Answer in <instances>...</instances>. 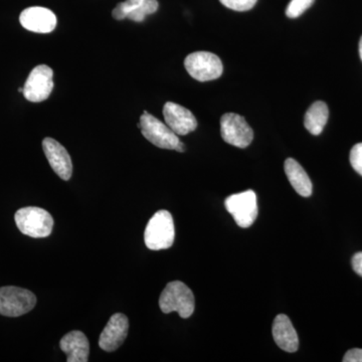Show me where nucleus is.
<instances>
[{
    "label": "nucleus",
    "instance_id": "f257e3e1",
    "mask_svg": "<svg viewBox=\"0 0 362 362\" xmlns=\"http://www.w3.org/2000/svg\"><path fill=\"white\" fill-rule=\"evenodd\" d=\"M159 307L163 313L177 312L181 318H189L194 312V295L185 283L173 281L166 285L159 298Z\"/></svg>",
    "mask_w": 362,
    "mask_h": 362
},
{
    "label": "nucleus",
    "instance_id": "f03ea898",
    "mask_svg": "<svg viewBox=\"0 0 362 362\" xmlns=\"http://www.w3.org/2000/svg\"><path fill=\"white\" fill-rule=\"evenodd\" d=\"M175 228L173 216L168 211H157L146 226L145 245L152 251L169 249L175 243Z\"/></svg>",
    "mask_w": 362,
    "mask_h": 362
},
{
    "label": "nucleus",
    "instance_id": "7ed1b4c3",
    "mask_svg": "<svg viewBox=\"0 0 362 362\" xmlns=\"http://www.w3.org/2000/svg\"><path fill=\"white\" fill-rule=\"evenodd\" d=\"M14 220L21 233L33 239L49 237L54 228V218L51 214L37 206L18 209Z\"/></svg>",
    "mask_w": 362,
    "mask_h": 362
},
{
    "label": "nucleus",
    "instance_id": "20e7f679",
    "mask_svg": "<svg viewBox=\"0 0 362 362\" xmlns=\"http://www.w3.org/2000/svg\"><path fill=\"white\" fill-rule=\"evenodd\" d=\"M37 297L30 290L6 286L0 288V315L20 317L35 308Z\"/></svg>",
    "mask_w": 362,
    "mask_h": 362
},
{
    "label": "nucleus",
    "instance_id": "39448f33",
    "mask_svg": "<svg viewBox=\"0 0 362 362\" xmlns=\"http://www.w3.org/2000/svg\"><path fill=\"white\" fill-rule=\"evenodd\" d=\"M185 66L192 78L199 82L216 80L223 74L221 59L213 52H195L185 59Z\"/></svg>",
    "mask_w": 362,
    "mask_h": 362
},
{
    "label": "nucleus",
    "instance_id": "423d86ee",
    "mask_svg": "<svg viewBox=\"0 0 362 362\" xmlns=\"http://www.w3.org/2000/svg\"><path fill=\"white\" fill-rule=\"evenodd\" d=\"M225 206L240 228H250L258 218L257 194L252 190L230 195L226 199Z\"/></svg>",
    "mask_w": 362,
    "mask_h": 362
},
{
    "label": "nucleus",
    "instance_id": "0eeeda50",
    "mask_svg": "<svg viewBox=\"0 0 362 362\" xmlns=\"http://www.w3.org/2000/svg\"><path fill=\"white\" fill-rule=\"evenodd\" d=\"M140 125H141L142 135L152 144L162 149L175 150L180 140L166 124L153 115H150L148 112H143L140 117Z\"/></svg>",
    "mask_w": 362,
    "mask_h": 362
},
{
    "label": "nucleus",
    "instance_id": "6e6552de",
    "mask_svg": "<svg viewBox=\"0 0 362 362\" xmlns=\"http://www.w3.org/2000/svg\"><path fill=\"white\" fill-rule=\"evenodd\" d=\"M221 134L223 141L238 148H247L254 139V131L246 119L235 113L221 117Z\"/></svg>",
    "mask_w": 362,
    "mask_h": 362
},
{
    "label": "nucleus",
    "instance_id": "1a4fd4ad",
    "mask_svg": "<svg viewBox=\"0 0 362 362\" xmlns=\"http://www.w3.org/2000/svg\"><path fill=\"white\" fill-rule=\"evenodd\" d=\"M54 71L49 66L40 65L35 66L25 86H23V96L28 101L33 103L45 101L54 89Z\"/></svg>",
    "mask_w": 362,
    "mask_h": 362
},
{
    "label": "nucleus",
    "instance_id": "9d476101",
    "mask_svg": "<svg viewBox=\"0 0 362 362\" xmlns=\"http://www.w3.org/2000/svg\"><path fill=\"white\" fill-rule=\"evenodd\" d=\"M128 331L129 320L127 317L122 313L114 314L100 335V349L107 352L115 351L125 341Z\"/></svg>",
    "mask_w": 362,
    "mask_h": 362
},
{
    "label": "nucleus",
    "instance_id": "9b49d317",
    "mask_svg": "<svg viewBox=\"0 0 362 362\" xmlns=\"http://www.w3.org/2000/svg\"><path fill=\"white\" fill-rule=\"evenodd\" d=\"M42 149L52 170L62 180H70L73 175V163H71L70 154L68 153L65 147L57 140L47 137L42 141Z\"/></svg>",
    "mask_w": 362,
    "mask_h": 362
},
{
    "label": "nucleus",
    "instance_id": "f8f14e48",
    "mask_svg": "<svg viewBox=\"0 0 362 362\" xmlns=\"http://www.w3.org/2000/svg\"><path fill=\"white\" fill-rule=\"evenodd\" d=\"M21 25L30 30L37 33H49L56 28V14L49 8L40 6L28 7L25 9L20 16Z\"/></svg>",
    "mask_w": 362,
    "mask_h": 362
},
{
    "label": "nucleus",
    "instance_id": "ddd939ff",
    "mask_svg": "<svg viewBox=\"0 0 362 362\" xmlns=\"http://www.w3.org/2000/svg\"><path fill=\"white\" fill-rule=\"evenodd\" d=\"M166 125L176 135L185 136L197 129V121L194 114L180 105L168 102L163 107Z\"/></svg>",
    "mask_w": 362,
    "mask_h": 362
},
{
    "label": "nucleus",
    "instance_id": "4468645a",
    "mask_svg": "<svg viewBox=\"0 0 362 362\" xmlns=\"http://www.w3.org/2000/svg\"><path fill=\"white\" fill-rule=\"evenodd\" d=\"M276 344L286 352H296L299 347V338L294 326L284 314H279L272 328Z\"/></svg>",
    "mask_w": 362,
    "mask_h": 362
},
{
    "label": "nucleus",
    "instance_id": "2eb2a0df",
    "mask_svg": "<svg viewBox=\"0 0 362 362\" xmlns=\"http://www.w3.org/2000/svg\"><path fill=\"white\" fill-rule=\"evenodd\" d=\"M61 349L66 354L68 362H87L89 361L90 345L88 338L81 331H71L62 338Z\"/></svg>",
    "mask_w": 362,
    "mask_h": 362
},
{
    "label": "nucleus",
    "instance_id": "dca6fc26",
    "mask_svg": "<svg viewBox=\"0 0 362 362\" xmlns=\"http://www.w3.org/2000/svg\"><path fill=\"white\" fill-rule=\"evenodd\" d=\"M284 169L288 180L297 194L303 197H310L313 185L303 168L295 159L288 158L285 161Z\"/></svg>",
    "mask_w": 362,
    "mask_h": 362
},
{
    "label": "nucleus",
    "instance_id": "f3484780",
    "mask_svg": "<svg viewBox=\"0 0 362 362\" xmlns=\"http://www.w3.org/2000/svg\"><path fill=\"white\" fill-rule=\"evenodd\" d=\"M329 110L322 101L312 104L305 114L304 126L312 135H320L328 121Z\"/></svg>",
    "mask_w": 362,
    "mask_h": 362
},
{
    "label": "nucleus",
    "instance_id": "a211bd4d",
    "mask_svg": "<svg viewBox=\"0 0 362 362\" xmlns=\"http://www.w3.org/2000/svg\"><path fill=\"white\" fill-rule=\"evenodd\" d=\"M158 6L159 4L157 0H145L141 6L128 14L127 18L128 20L136 21V23H141V21L145 20V16H148V14L156 13Z\"/></svg>",
    "mask_w": 362,
    "mask_h": 362
},
{
    "label": "nucleus",
    "instance_id": "6ab92c4d",
    "mask_svg": "<svg viewBox=\"0 0 362 362\" xmlns=\"http://www.w3.org/2000/svg\"><path fill=\"white\" fill-rule=\"evenodd\" d=\"M144 1L145 0H126V1L120 2L114 8L112 16L117 21L125 20L131 11L138 8Z\"/></svg>",
    "mask_w": 362,
    "mask_h": 362
},
{
    "label": "nucleus",
    "instance_id": "aec40b11",
    "mask_svg": "<svg viewBox=\"0 0 362 362\" xmlns=\"http://www.w3.org/2000/svg\"><path fill=\"white\" fill-rule=\"evenodd\" d=\"M315 0H291L286 8V16L289 18H297L310 8Z\"/></svg>",
    "mask_w": 362,
    "mask_h": 362
},
{
    "label": "nucleus",
    "instance_id": "412c9836",
    "mask_svg": "<svg viewBox=\"0 0 362 362\" xmlns=\"http://www.w3.org/2000/svg\"><path fill=\"white\" fill-rule=\"evenodd\" d=\"M221 4L235 11H247L256 6L258 0H220Z\"/></svg>",
    "mask_w": 362,
    "mask_h": 362
},
{
    "label": "nucleus",
    "instance_id": "4be33fe9",
    "mask_svg": "<svg viewBox=\"0 0 362 362\" xmlns=\"http://www.w3.org/2000/svg\"><path fill=\"white\" fill-rule=\"evenodd\" d=\"M349 158L352 168L362 176V143L352 147Z\"/></svg>",
    "mask_w": 362,
    "mask_h": 362
},
{
    "label": "nucleus",
    "instance_id": "5701e85b",
    "mask_svg": "<svg viewBox=\"0 0 362 362\" xmlns=\"http://www.w3.org/2000/svg\"><path fill=\"white\" fill-rule=\"evenodd\" d=\"M343 362H362V349H350L342 359Z\"/></svg>",
    "mask_w": 362,
    "mask_h": 362
},
{
    "label": "nucleus",
    "instance_id": "b1692460",
    "mask_svg": "<svg viewBox=\"0 0 362 362\" xmlns=\"http://www.w3.org/2000/svg\"><path fill=\"white\" fill-rule=\"evenodd\" d=\"M351 264L354 272L362 277V252H357V254L354 255V258H352Z\"/></svg>",
    "mask_w": 362,
    "mask_h": 362
},
{
    "label": "nucleus",
    "instance_id": "393cba45",
    "mask_svg": "<svg viewBox=\"0 0 362 362\" xmlns=\"http://www.w3.org/2000/svg\"><path fill=\"white\" fill-rule=\"evenodd\" d=\"M175 151L185 152V145L183 144L182 142L180 141V143H178V144H177V146H176Z\"/></svg>",
    "mask_w": 362,
    "mask_h": 362
},
{
    "label": "nucleus",
    "instance_id": "a878e982",
    "mask_svg": "<svg viewBox=\"0 0 362 362\" xmlns=\"http://www.w3.org/2000/svg\"><path fill=\"white\" fill-rule=\"evenodd\" d=\"M359 54H361V58L362 61V37L361 39V42H359Z\"/></svg>",
    "mask_w": 362,
    "mask_h": 362
},
{
    "label": "nucleus",
    "instance_id": "bb28decb",
    "mask_svg": "<svg viewBox=\"0 0 362 362\" xmlns=\"http://www.w3.org/2000/svg\"><path fill=\"white\" fill-rule=\"evenodd\" d=\"M18 92L23 93V88H18Z\"/></svg>",
    "mask_w": 362,
    "mask_h": 362
}]
</instances>
